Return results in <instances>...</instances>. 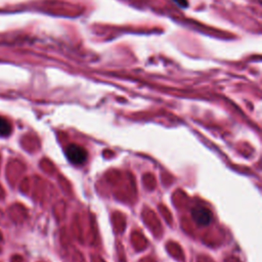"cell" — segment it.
Here are the masks:
<instances>
[{
    "label": "cell",
    "instance_id": "6da1fadb",
    "mask_svg": "<svg viewBox=\"0 0 262 262\" xmlns=\"http://www.w3.org/2000/svg\"><path fill=\"white\" fill-rule=\"evenodd\" d=\"M67 158L72 164L81 165L87 160V153L85 149L78 144H70L66 151Z\"/></svg>",
    "mask_w": 262,
    "mask_h": 262
},
{
    "label": "cell",
    "instance_id": "7a4b0ae2",
    "mask_svg": "<svg viewBox=\"0 0 262 262\" xmlns=\"http://www.w3.org/2000/svg\"><path fill=\"white\" fill-rule=\"evenodd\" d=\"M192 216L195 222L200 226L208 225L212 221L211 212L204 207L194 208L192 211Z\"/></svg>",
    "mask_w": 262,
    "mask_h": 262
},
{
    "label": "cell",
    "instance_id": "3957f363",
    "mask_svg": "<svg viewBox=\"0 0 262 262\" xmlns=\"http://www.w3.org/2000/svg\"><path fill=\"white\" fill-rule=\"evenodd\" d=\"M12 132V125L6 119L0 117V136H8Z\"/></svg>",
    "mask_w": 262,
    "mask_h": 262
}]
</instances>
